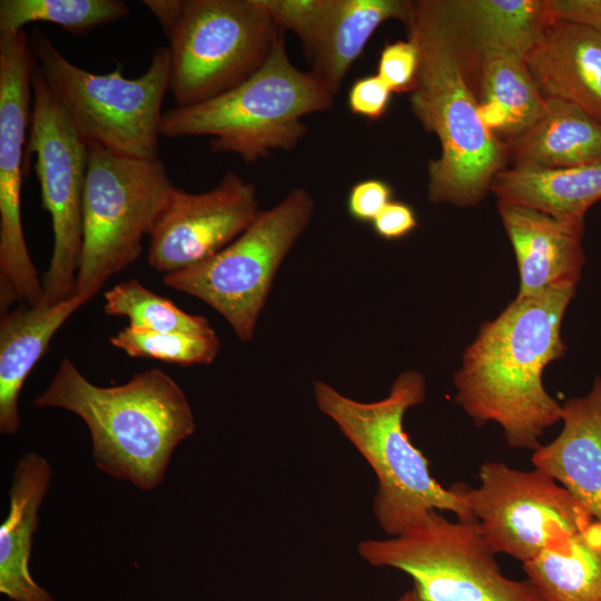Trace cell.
Listing matches in <instances>:
<instances>
[{"label": "cell", "mask_w": 601, "mask_h": 601, "mask_svg": "<svg viewBox=\"0 0 601 601\" xmlns=\"http://www.w3.org/2000/svg\"><path fill=\"white\" fill-rule=\"evenodd\" d=\"M314 395L318 410L374 471L377 491L373 512L386 534H401L432 510L452 512L457 520H475L461 483L443 487L404 431L407 410L425 401L426 382L421 373L402 372L387 396L375 402L349 398L322 381L314 382Z\"/></svg>", "instance_id": "277c9868"}, {"label": "cell", "mask_w": 601, "mask_h": 601, "mask_svg": "<svg viewBox=\"0 0 601 601\" xmlns=\"http://www.w3.org/2000/svg\"><path fill=\"white\" fill-rule=\"evenodd\" d=\"M512 167L568 168L601 162V122L578 106L544 99L535 122L505 142Z\"/></svg>", "instance_id": "7402d4cb"}, {"label": "cell", "mask_w": 601, "mask_h": 601, "mask_svg": "<svg viewBox=\"0 0 601 601\" xmlns=\"http://www.w3.org/2000/svg\"><path fill=\"white\" fill-rule=\"evenodd\" d=\"M396 601H423L416 592L411 589L404 592L401 597L397 598Z\"/></svg>", "instance_id": "e575fe53"}, {"label": "cell", "mask_w": 601, "mask_h": 601, "mask_svg": "<svg viewBox=\"0 0 601 601\" xmlns=\"http://www.w3.org/2000/svg\"><path fill=\"white\" fill-rule=\"evenodd\" d=\"M391 186L381 179H366L356 183L349 190L347 210L355 220L373 221L390 203Z\"/></svg>", "instance_id": "4dcf8cb0"}, {"label": "cell", "mask_w": 601, "mask_h": 601, "mask_svg": "<svg viewBox=\"0 0 601 601\" xmlns=\"http://www.w3.org/2000/svg\"><path fill=\"white\" fill-rule=\"evenodd\" d=\"M142 3L154 13L168 37L181 14L184 0H145Z\"/></svg>", "instance_id": "836d02e7"}, {"label": "cell", "mask_w": 601, "mask_h": 601, "mask_svg": "<svg viewBox=\"0 0 601 601\" xmlns=\"http://www.w3.org/2000/svg\"><path fill=\"white\" fill-rule=\"evenodd\" d=\"M480 485L461 489L472 516L496 553L522 563L563 546L593 520L583 505L545 472L485 462Z\"/></svg>", "instance_id": "7c38bea8"}, {"label": "cell", "mask_w": 601, "mask_h": 601, "mask_svg": "<svg viewBox=\"0 0 601 601\" xmlns=\"http://www.w3.org/2000/svg\"><path fill=\"white\" fill-rule=\"evenodd\" d=\"M284 31L263 0H184L167 37L176 107L206 102L245 82Z\"/></svg>", "instance_id": "9c48e42d"}, {"label": "cell", "mask_w": 601, "mask_h": 601, "mask_svg": "<svg viewBox=\"0 0 601 601\" xmlns=\"http://www.w3.org/2000/svg\"><path fill=\"white\" fill-rule=\"evenodd\" d=\"M420 69V51L416 43L397 40L387 43L381 51L377 76L386 83L392 92H412Z\"/></svg>", "instance_id": "f1b7e54d"}, {"label": "cell", "mask_w": 601, "mask_h": 601, "mask_svg": "<svg viewBox=\"0 0 601 601\" xmlns=\"http://www.w3.org/2000/svg\"><path fill=\"white\" fill-rule=\"evenodd\" d=\"M86 302L73 295L53 303H21L0 319V432L14 435L21 420L18 400L24 381L49 348L53 335Z\"/></svg>", "instance_id": "44dd1931"}, {"label": "cell", "mask_w": 601, "mask_h": 601, "mask_svg": "<svg viewBox=\"0 0 601 601\" xmlns=\"http://www.w3.org/2000/svg\"><path fill=\"white\" fill-rule=\"evenodd\" d=\"M392 91L377 75H368L354 81L348 90L349 110L367 119L381 118L388 106Z\"/></svg>", "instance_id": "f546056e"}, {"label": "cell", "mask_w": 601, "mask_h": 601, "mask_svg": "<svg viewBox=\"0 0 601 601\" xmlns=\"http://www.w3.org/2000/svg\"><path fill=\"white\" fill-rule=\"evenodd\" d=\"M560 434L533 451L532 464L565 487L601 522V377L562 405Z\"/></svg>", "instance_id": "d6986e66"}, {"label": "cell", "mask_w": 601, "mask_h": 601, "mask_svg": "<svg viewBox=\"0 0 601 601\" xmlns=\"http://www.w3.org/2000/svg\"><path fill=\"white\" fill-rule=\"evenodd\" d=\"M128 14L119 0H1L0 32L18 33L29 23L49 22L83 35Z\"/></svg>", "instance_id": "484cf974"}, {"label": "cell", "mask_w": 601, "mask_h": 601, "mask_svg": "<svg viewBox=\"0 0 601 601\" xmlns=\"http://www.w3.org/2000/svg\"><path fill=\"white\" fill-rule=\"evenodd\" d=\"M89 161L82 207V252L75 295L89 302L108 278L140 255L175 188L158 158L116 155L88 141Z\"/></svg>", "instance_id": "52a82bcc"}, {"label": "cell", "mask_w": 601, "mask_h": 601, "mask_svg": "<svg viewBox=\"0 0 601 601\" xmlns=\"http://www.w3.org/2000/svg\"><path fill=\"white\" fill-rule=\"evenodd\" d=\"M375 233L384 239H398L417 226L414 210L402 201H390L372 221Z\"/></svg>", "instance_id": "1f68e13d"}, {"label": "cell", "mask_w": 601, "mask_h": 601, "mask_svg": "<svg viewBox=\"0 0 601 601\" xmlns=\"http://www.w3.org/2000/svg\"><path fill=\"white\" fill-rule=\"evenodd\" d=\"M33 59V58H32ZM32 104L27 151L35 170L42 207L49 213L53 249L42 277L45 303L75 295L82 252V207L89 144L55 95L33 60Z\"/></svg>", "instance_id": "8fae6325"}, {"label": "cell", "mask_w": 601, "mask_h": 601, "mask_svg": "<svg viewBox=\"0 0 601 601\" xmlns=\"http://www.w3.org/2000/svg\"><path fill=\"white\" fill-rule=\"evenodd\" d=\"M420 51L411 108L441 154L428 164V199L476 205L506 164L505 145L482 120L479 102L460 59L425 0L413 1L405 22Z\"/></svg>", "instance_id": "3957f363"}, {"label": "cell", "mask_w": 601, "mask_h": 601, "mask_svg": "<svg viewBox=\"0 0 601 601\" xmlns=\"http://www.w3.org/2000/svg\"><path fill=\"white\" fill-rule=\"evenodd\" d=\"M577 286L515 297L484 322L454 374L455 402L476 425L497 423L512 447L535 450L561 421L560 405L543 385L546 365L562 357L561 327Z\"/></svg>", "instance_id": "6da1fadb"}, {"label": "cell", "mask_w": 601, "mask_h": 601, "mask_svg": "<svg viewBox=\"0 0 601 601\" xmlns=\"http://www.w3.org/2000/svg\"><path fill=\"white\" fill-rule=\"evenodd\" d=\"M469 81L482 120L504 144L526 131L544 107V98L522 56L504 52L485 55Z\"/></svg>", "instance_id": "cb8c5ba5"}, {"label": "cell", "mask_w": 601, "mask_h": 601, "mask_svg": "<svg viewBox=\"0 0 601 601\" xmlns=\"http://www.w3.org/2000/svg\"><path fill=\"white\" fill-rule=\"evenodd\" d=\"M32 66L24 30L0 32V284L12 287L20 303L39 306L42 279L27 248L20 210Z\"/></svg>", "instance_id": "4fadbf2b"}, {"label": "cell", "mask_w": 601, "mask_h": 601, "mask_svg": "<svg viewBox=\"0 0 601 601\" xmlns=\"http://www.w3.org/2000/svg\"><path fill=\"white\" fill-rule=\"evenodd\" d=\"M32 404L78 415L89 428L96 466L142 491L164 481L175 449L196 428L185 393L157 367L135 374L125 384L104 387L63 358Z\"/></svg>", "instance_id": "7a4b0ae2"}, {"label": "cell", "mask_w": 601, "mask_h": 601, "mask_svg": "<svg viewBox=\"0 0 601 601\" xmlns=\"http://www.w3.org/2000/svg\"><path fill=\"white\" fill-rule=\"evenodd\" d=\"M109 342L131 357L178 365L211 364L220 347L216 333L151 332L130 326L111 336Z\"/></svg>", "instance_id": "83f0119b"}, {"label": "cell", "mask_w": 601, "mask_h": 601, "mask_svg": "<svg viewBox=\"0 0 601 601\" xmlns=\"http://www.w3.org/2000/svg\"><path fill=\"white\" fill-rule=\"evenodd\" d=\"M315 201L296 188L275 207L260 210L237 239L211 257L165 274L166 286L191 295L217 311L236 336L248 342L275 274L306 229Z\"/></svg>", "instance_id": "30bf717a"}, {"label": "cell", "mask_w": 601, "mask_h": 601, "mask_svg": "<svg viewBox=\"0 0 601 601\" xmlns=\"http://www.w3.org/2000/svg\"><path fill=\"white\" fill-rule=\"evenodd\" d=\"M543 601H601V522L523 563Z\"/></svg>", "instance_id": "d4e9b609"}, {"label": "cell", "mask_w": 601, "mask_h": 601, "mask_svg": "<svg viewBox=\"0 0 601 601\" xmlns=\"http://www.w3.org/2000/svg\"><path fill=\"white\" fill-rule=\"evenodd\" d=\"M490 190L499 201L584 223L585 213L601 199V162L554 169L504 168L493 178Z\"/></svg>", "instance_id": "603a6c76"}, {"label": "cell", "mask_w": 601, "mask_h": 601, "mask_svg": "<svg viewBox=\"0 0 601 601\" xmlns=\"http://www.w3.org/2000/svg\"><path fill=\"white\" fill-rule=\"evenodd\" d=\"M524 62L544 99L573 104L601 122V32L552 16Z\"/></svg>", "instance_id": "ac0fdd59"}, {"label": "cell", "mask_w": 601, "mask_h": 601, "mask_svg": "<svg viewBox=\"0 0 601 601\" xmlns=\"http://www.w3.org/2000/svg\"><path fill=\"white\" fill-rule=\"evenodd\" d=\"M52 469L30 452L16 464L9 490V512L0 525V592L12 601H53L30 572L38 510L51 482Z\"/></svg>", "instance_id": "ffe728a7"}, {"label": "cell", "mask_w": 601, "mask_h": 601, "mask_svg": "<svg viewBox=\"0 0 601 601\" xmlns=\"http://www.w3.org/2000/svg\"><path fill=\"white\" fill-rule=\"evenodd\" d=\"M550 13L601 32V0H546Z\"/></svg>", "instance_id": "d6a6232c"}, {"label": "cell", "mask_w": 601, "mask_h": 601, "mask_svg": "<svg viewBox=\"0 0 601 601\" xmlns=\"http://www.w3.org/2000/svg\"><path fill=\"white\" fill-rule=\"evenodd\" d=\"M357 552L407 574L423 601H543L528 579L502 573L476 520L454 522L432 510L396 536L361 541Z\"/></svg>", "instance_id": "ba28073f"}, {"label": "cell", "mask_w": 601, "mask_h": 601, "mask_svg": "<svg viewBox=\"0 0 601 601\" xmlns=\"http://www.w3.org/2000/svg\"><path fill=\"white\" fill-rule=\"evenodd\" d=\"M333 95L288 58L285 31L265 63L233 90L191 107L164 111L160 136H208L213 152L253 164L275 150H290L307 134L303 117L329 110Z\"/></svg>", "instance_id": "5b68a950"}, {"label": "cell", "mask_w": 601, "mask_h": 601, "mask_svg": "<svg viewBox=\"0 0 601 601\" xmlns=\"http://www.w3.org/2000/svg\"><path fill=\"white\" fill-rule=\"evenodd\" d=\"M520 274L516 297H531L558 286H577L585 258L584 223L558 219L526 206L497 201Z\"/></svg>", "instance_id": "e0dca14e"}, {"label": "cell", "mask_w": 601, "mask_h": 601, "mask_svg": "<svg viewBox=\"0 0 601 601\" xmlns=\"http://www.w3.org/2000/svg\"><path fill=\"white\" fill-rule=\"evenodd\" d=\"M104 311L109 316H124L130 327L151 332L213 334L209 322L191 315L166 297L146 288L138 279L115 285L105 293Z\"/></svg>", "instance_id": "4316f807"}, {"label": "cell", "mask_w": 601, "mask_h": 601, "mask_svg": "<svg viewBox=\"0 0 601 601\" xmlns=\"http://www.w3.org/2000/svg\"><path fill=\"white\" fill-rule=\"evenodd\" d=\"M255 186L233 171L200 194L174 188L149 235L148 264L168 274L217 254L256 220Z\"/></svg>", "instance_id": "5bb4252c"}, {"label": "cell", "mask_w": 601, "mask_h": 601, "mask_svg": "<svg viewBox=\"0 0 601 601\" xmlns=\"http://www.w3.org/2000/svg\"><path fill=\"white\" fill-rule=\"evenodd\" d=\"M277 24L299 39L309 73L336 95L352 65L387 20L406 22L413 1L263 0Z\"/></svg>", "instance_id": "9a60e30c"}, {"label": "cell", "mask_w": 601, "mask_h": 601, "mask_svg": "<svg viewBox=\"0 0 601 601\" xmlns=\"http://www.w3.org/2000/svg\"><path fill=\"white\" fill-rule=\"evenodd\" d=\"M28 41L38 69L88 141L120 156L158 157L162 101L170 83L169 47L158 48L148 69L130 79L120 65L105 75L73 65L37 27Z\"/></svg>", "instance_id": "8992f818"}, {"label": "cell", "mask_w": 601, "mask_h": 601, "mask_svg": "<svg viewBox=\"0 0 601 601\" xmlns=\"http://www.w3.org/2000/svg\"><path fill=\"white\" fill-rule=\"evenodd\" d=\"M467 79L489 53L524 57L551 20L546 0H425Z\"/></svg>", "instance_id": "2e32d148"}]
</instances>
